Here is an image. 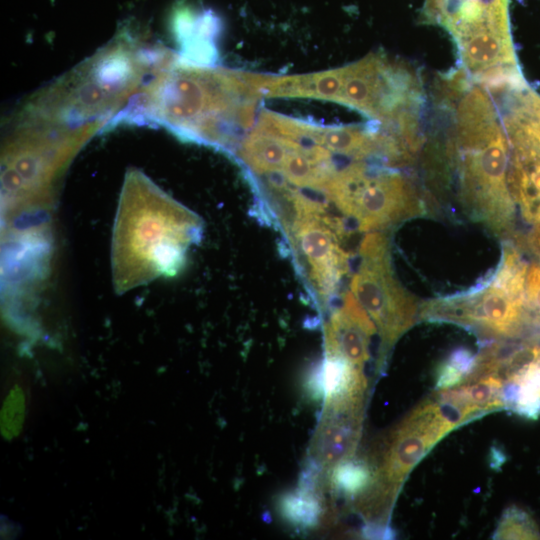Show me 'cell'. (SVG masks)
<instances>
[{
	"instance_id": "1",
	"label": "cell",
	"mask_w": 540,
	"mask_h": 540,
	"mask_svg": "<svg viewBox=\"0 0 540 540\" xmlns=\"http://www.w3.org/2000/svg\"><path fill=\"white\" fill-rule=\"evenodd\" d=\"M449 147L465 212L501 237L515 230L516 205L509 185L510 145L489 91L467 85L455 110Z\"/></svg>"
},
{
	"instance_id": "2",
	"label": "cell",
	"mask_w": 540,
	"mask_h": 540,
	"mask_svg": "<svg viewBox=\"0 0 540 540\" xmlns=\"http://www.w3.org/2000/svg\"><path fill=\"white\" fill-rule=\"evenodd\" d=\"M321 191L365 232L381 231L423 213L414 184L389 165L354 159L336 167Z\"/></svg>"
},
{
	"instance_id": "3",
	"label": "cell",
	"mask_w": 540,
	"mask_h": 540,
	"mask_svg": "<svg viewBox=\"0 0 540 540\" xmlns=\"http://www.w3.org/2000/svg\"><path fill=\"white\" fill-rule=\"evenodd\" d=\"M528 262L519 246H505L501 262L483 286L468 293L421 305L419 317L478 328L487 334L513 337L526 324L523 294Z\"/></svg>"
},
{
	"instance_id": "4",
	"label": "cell",
	"mask_w": 540,
	"mask_h": 540,
	"mask_svg": "<svg viewBox=\"0 0 540 540\" xmlns=\"http://www.w3.org/2000/svg\"><path fill=\"white\" fill-rule=\"evenodd\" d=\"M350 291L374 323L384 348L389 349L419 316L416 299L400 284L392 269L389 241L372 231L359 246V264Z\"/></svg>"
},
{
	"instance_id": "5",
	"label": "cell",
	"mask_w": 540,
	"mask_h": 540,
	"mask_svg": "<svg viewBox=\"0 0 540 540\" xmlns=\"http://www.w3.org/2000/svg\"><path fill=\"white\" fill-rule=\"evenodd\" d=\"M384 126L419 115L423 92L414 69L380 54L342 68L338 101Z\"/></svg>"
},
{
	"instance_id": "6",
	"label": "cell",
	"mask_w": 540,
	"mask_h": 540,
	"mask_svg": "<svg viewBox=\"0 0 540 540\" xmlns=\"http://www.w3.org/2000/svg\"><path fill=\"white\" fill-rule=\"evenodd\" d=\"M464 421L458 407L444 400L417 407L390 435L376 474L379 494L391 495L431 447Z\"/></svg>"
},
{
	"instance_id": "7",
	"label": "cell",
	"mask_w": 540,
	"mask_h": 540,
	"mask_svg": "<svg viewBox=\"0 0 540 540\" xmlns=\"http://www.w3.org/2000/svg\"><path fill=\"white\" fill-rule=\"evenodd\" d=\"M293 237L310 266V275L323 297L331 296L348 271L349 256L340 237L322 216H297Z\"/></svg>"
},
{
	"instance_id": "8",
	"label": "cell",
	"mask_w": 540,
	"mask_h": 540,
	"mask_svg": "<svg viewBox=\"0 0 540 540\" xmlns=\"http://www.w3.org/2000/svg\"><path fill=\"white\" fill-rule=\"evenodd\" d=\"M502 122L510 145L512 198L526 222L540 223V148L506 115Z\"/></svg>"
},
{
	"instance_id": "9",
	"label": "cell",
	"mask_w": 540,
	"mask_h": 540,
	"mask_svg": "<svg viewBox=\"0 0 540 540\" xmlns=\"http://www.w3.org/2000/svg\"><path fill=\"white\" fill-rule=\"evenodd\" d=\"M362 399L324 405L311 446V457L322 469H331L355 452L361 431Z\"/></svg>"
},
{
	"instance_id": "10",
	"label": "cell",
	"mask_w": 540,
	"mask_h": 540,
	"mask_svg": "<svg viewBox=\"0 0 540 540\" xmlns=\"http://www.w3.org/2000/svg\"><path fill=\"white\" fill-rule=\"evenodd\" d=\"M376 327L351 291L343 296L342 305L325 324V353L342 356L363 368L368 361L370 338Z\"/></svg>"
},
{
	"instance_id": "11",
	"label": "cell",
	"mask_w": 540,
	"mask_h": 540,
	"mask_svg": "<svg viewBox=\"0 0 540 540\" xmlns=\"http://www.w3.org/2000/svg\"><path fill=\"white\" fill-rule=\"evenodd\" d=\"M498 370L504 371L503 400L519 416H540V343L518 348L503 359L497 353Z\"/></svg>"
},
{
	"instance_id": "12",
	"label": "cell",
	"mask_w": 540,
	"mask_h": 540,
	"mask_svg": "<svg viewBox=\"0 0 540 540\" xmlns=\"http://www.w3.org/2000/svg\"><path fill=\"white\" fill-rule=\"evenodd\" d=\"M308 385L313 396L328 405L362 399L367 381L362 368L342 356L325 353L312 371Z\"/></svg>"
},
{
	"instance_id": "13",
	"label": "cell",
	"mask_w": 540,
	"mask_h": 540,
	"mask_svg": "<svg viewBox=\"0 0 540 540\" xmlns=\"http://www.w3.org/2000/svg\"><path fill=\"white\" fill-rule=\"evenodd\" d=\"M278 510L292 526L309 529L317 526L322 515V504L316 491L298 486L280 497Z\"/></svg>"
},
{
	"instance_id": "14",
	"label": "cell",
	"mask_w": 540,
	"mask_h": 540,
	"mask_svg": "<svg viewBox=\"0 0 540 540\" xmlns=\"http://www.w3.org/2000/svg\"><path fill=\"white\" fill-rule=\"evenodd\" d=\"M511 119L540 148V96L527 86L507 89Z\"/></svg>"
},
{
	"instance_id": "15",
	"label": "cell",
	"mask_w": 540,
	"mask_h": 540,
	"mask_svg": "<svg viewBox=\"0 0 540 540\" xmlns=\"http://www.w3.org/2000/svg\"><path fill=\"white\" fill-rule=\"evenodd\" d=\"M375 480V472L369 464L361 460L349 458L330 469L331 486L343 496H359L370 488Z\"/></svg>"
},
{
	"instance_id": "16",
	"label": "cell",
	"mask_w": 540,
	"mask_h": 540,
	"mask_svg": "<svg viewBox=\"0 0 540 540\" xmlns=\"http://www.w3.org/2000/svg\"><path fill=\"white\" fill-rule=\"evenodd\" d=\"M496 539H540L535 520L523 509L512 506L502 515L494 533Z\"/></svg>"
},
{
	"instance_id": "17",
	"label": "cell",
	"mask_w": 540,
	"mask_h": 540,
	"mask_svg": "<svg viewBox=\"0 0 540 540\" xmlns=\"http://www.w3.org/2000/svg\"><path fill=\"white\" fill-rule=\"evenodd\" d=\"M475 363L476 357L469 351L462 349L454 352L439 368L436 387L444 390L462 384L471 375Z\"/></svg>"
},
{
	"instance_id": "18",
	"label": "cell",
	"mask_w": 540,
	"mask_h": 540,
	"mask_svg": "<svg viewBox=\"0 0 540 540\" xmlns=\"http://www.w3.org/2000/svg\"><path fill=\"white\" fill-rule=\"evenodd\" d=\"M523 306L526 324L540 327V261L527 264Z\"/></svg>"
},
{
	"instance_id": "19",
	"label": "cell",
	"mask_w": 540,
	"mask_h": 540,
	"mask_svg": "<svg viewBox=\"0 0 540 540\" xmlns=\"http://www.w3.org/2000/svg\"><path fill=\"white\" fill-rule=\"evenodd\" d=\"M525 245L540 261V223L533 225L532 230L527 235Z\"/></svg>"
},
{
	"instance_id": "20",
	"label": "cell",
	"mask_w": 540,
	"mask_h": 540,
	"mask_svg": "<svg viewBox=\"0 0 540 540\" xmlns=\"http://www.w3.org/2000/svg\"><path fill=\"white\" fill-rule=\"evenodd\" d=\"M364 535L370 538H391V529L383 525L371 524L364 529Z\"/></svg>"
}]
</instances>
